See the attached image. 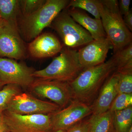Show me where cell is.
Wrapping results in <instances>:
<instances>
[{
    "label": "cell",
    "mask_w": 132,
    "mask_h": 132,
    "mask_svg": "<svg viewBox=\"0 0 132 132\" xmlns=\"http://www.w3.org/2000/svg\"><path fill=\"white\" fill-rule=\"evenodd\" d=\"M116 70L114 54L102 64L85 69L74 80L69 82L73 100L92 105L105 82Z\"/></svg>",
    "instance_id": "1"
},
{
    "label": "cell",
    "mask_w": 132,
    "mask_h": 132,
    "mask_svg": "<svg viewBox=\"0 0 132 132\" xmlns=\"http://www.w3.org/2000/svg\"><path fill=\"white\" fill-rule=\"evenodd\" d=\"M101 19L115 54L132 42L131 32L125 25L117 0H98Z\"/></svg>",
    "instance_id": "2"
},
{
    "label": "cell",
    "mask_w": 132,
    "mask_h": 132,
    "mask_svg": "<svg viewBox=\"0 0 132 132\" xmlns=\"http://www.w3.org/2000/svg\"><path fill=\"white\" fill-rule=\"evenodd\" d=\"M59 56L43 69L35 71L33 76L37 79L70 82L84 70L80 63L78 50L63 46Z\"/></svg>",
    "instance_id": "3"
},
{
    "label": "cell",
    "mask_w": 132,
    "mask_h": 132,
    "mask_svg": "<svg viewBox=\"0 0 132 132\" xmlns=\"http://www.w3.org/2000/svg\"><path fill=\"white\" fill-rule=\"evenodd\" d=\"M68 0H46L40 8L28 16H23L20 29L26 40L34 39L43 30L50 26L56 16L67 7Z\"/></svg>",
    "instance_id": "4"
},
{
    "label": "cell",
    "mask_w": 132,
    "mask_h": 132,
    "mask_svg": "<svg viewBox=\"0 0 132 132\" xmlns=\"http://www.w3.org/2000/svg\"><path fill=\"white\" fill-rule=\"evenodd\" d=\"M50 26L57 32L63 46L77 50L93 40L89 32L74 20L67 11L61 12Z\"/></svg>",
    "instance_id": "5"
},
{
    "label": "cell",
    "mask_w": 132,
    "mask_h": 132,
    "mask_svg": "<svg viewBox=\"0 0 132 132\" xmlns=\"http://www.w3.org/2000/svg\"><path fill=\"white\" fill-rule=\"evenodd\" d=\"M5 128L10 132H52L50 114L22 115L7 111L2 112Z\"/></svg>",
    "instance_id": "6"
},
{
    "label": "cell",
    "mask_w": 132,
    "mask_h": 132,
    "mask_svg": "<svg viewBox=\"0 0 132 132\" xmlns=\"http://www.w3.org/2000/svg\"><path fill=\"white\" fill-rule=\"evenodd\" d=\"M28 88L34 94L49 99L61 109L67 106L73 100L72 92L68 82L37 79Z\"/></svg>",
    "instance_id": "7"
},
{
    "label": "cell",
    "mask_w": 132,
    "mask_h": 132,
    "mask_svg": "<svg viewBox=\"0 0 132 132\" xmlns=\"http://www.w3.org/2000/svg\"><path fill=\"white\" fill-rule=\"evenodd\" d=\"M26 48L19 32L17 22H5L0 28V57L21 60Z\"/></svg>",
    "instance_id": "8"
},
{
    "label": "cell",
    "mask_w": 132,
    "mask_h": 132,
    "mask_svg": "<svg viewBox=\"0 0 132 132\" xmlns=\"http://www.w3.org/2000/svg\"><path fill=\"white\" fill-rule=\"evenodd\" d=\"M34 71L24 63L0 57V80L3 86L12 84L28 88L35 79Z\"/></svg>",
    "instance_id": "9"
},
{
    "label": "cell",
    "mask_w": 132,
    "mask_h": 132,
    "mask_svg": "<svg viewBox=\"0 0 132 132\" xmlns=\"http://www.w3.org/2000/svg\"><path fill=\"white\" fill-rule=\"evenodd\" d=\"M92 114V105L73 100L65 108L50 114L53 131L68 130Z\"/></svg>",
    "instance_id": "10"
},
{
    "label": "cell",
    "mask_w": 132,
    "mask_h": 132,
    "mask_svg": "<svg viewBox=\"0 0 132 132\" xmlns=\"http://www.w3.org/2000/svg\"><path fill=\"white\" fill-rule=\"evenodd\" d=\"M61 109L53 102L37 98L29 94L22 93L16 95L6 110L22 115L48 114Z\"/></svg>",
    "instance_id": "11"
},
{
    "label": "cell",
    "mask_w": 132,
    "mask_h": 132,
    "mask_svg": "<svg viewBox=\"0 0 132 132\" xmlns=\"http://www.w3.org/2000/svg\"><path fill=\"white\" fill-rule=\"evenodd\" d=\"M111 49L112 45L107 37L93 40L78 50L80 63L84 69L102 64Z\"/></svg>",
    "instance_id": "12"
},
{
    "label": "cell",
    "mask_w": 132,
    "mask_h": 132,
    "mask_svg": "<svg viewBox=\"0 0 132 132\" xmlns=\"http://www.w3.org/2000/svg\"><path fill=\"white\" fill-rule=\"evenodd\" d=\"M63 47L59 39L50 33L40 34L29 43V54L35 59L52 57L60 53Z\"/></svg>",
    "instance_id": "13"
},
{
    "label": "cell",
    "mask_w": 132,
    "mask_h": 132,
    "mask_svg": "<svg viewBox=\"0 0 132 132\" xmlns=\"http://www.w3.org/2000/svg\"><path fill=\"white\" fill-rule=\"evenodd\" d=\"M118 80L119 76L116 71L109 77L92 105V114H99L109 110L111 104L119 94Z\"/></svg>",
    "instance_id": "14"
},
{
    "label": "cell",
    "mask_w": 132,
    "mask_h": 132,
    "mask_svg": "<svg viewBox=\"0 0 132 132\" xmlns=\"http://www.w3.org/2000/svg\"><path fill=\"white\" fill-rule=\"evenodd\" d=\"M68 12L75 21L89 32L94 40L106 38L101 19L92 18L86 12L77 8H71Z\"/></svg>",
    "instance_id": "15"
},
{
    "label": "cell",
    "mask_w": 132,
    "mask_h": 132,
    "mask_svg": "<svg viewBox=\"0 0 132 132\" xmlns=\"http://www.w3.org/2000/svg\"><path fill=\"white\" fill-rule=\"evenodd\" d=\"M90 132H113V112L108 110L88 117Z\"/></svg>",
    "instance_id": "16"
},
{
    "label": "cell",
    "mask_w": 132,
    "mask_h": 132,
    "mask_svg": "<svg viewBox=\"0 0 132 132\" xmlns=\"http://www.w3.org/2000/svg\"><path fill=\"white\" fill-rule=\"evenodd\" d=\"M132 127V106L113 112V132H127Z\"/></svg>",
    "instance_id": "17"
},
{
    "label": "cell",
    "mask_w": 132,
    "mask_h": 132,
    "mask_svg": "<svg viewBox=\"0 0 132 132\" xmlns=\"http://www.w3.org/2000/svg\"><path fill=\"white\" fill-rule=\"evenodd\" d=\"M20 8V1L0 0V15L5 21L16 22Z\"/></svg>",
    "instance_id": "18"
},
{
    "label": "cell",
    "mask_w": 132,
    "mask_h": 132,
    "mask_svg": "<svg viewBox=\"0 0 132 132\" xmlns=\"http://www.w3.org/2000/svg\"><path fill=\"white\" fill-rule=\"evenodd\" d=\"M98 0H71L69 1L67 8H77L86 10L95 19H101Z\"/></svg>",
    "instance_id": "19"
},
{
    "label": "cell",
    "mask_w": 132,
    "mask_h": 132,
    "mask_svg": "<svg viewBox=\"0 0 132 132\" xmlns=\"http://www.w3.org/2000/svg\"><path fill=\"white\" fill-rule=\"evenodd\" d=\"M22 93L21 87L15 85H5L0 90V112L7 110L12 99Z\"/></svg>",
    "instance_id": "20"
},
{
    "label": "cell",
    "mask_w": 132,
    "mask_h": 132,
    "mask_svg": "<svg viewBox=\"0 0 132 132\" xmlns=\"http://www.w3.org/2000/svg\"><path fill=\"white\" fill-rule=\"evenodd\" d=\"M119 76V94H132V68L116 71Z\"/></svg>",
    "instance_id": "21"
},
{
    "label": "cell",
    "mask_w": 132,
    "mask_h": 132,
    "mask_svg": "<svg viewBox=\"0 0 132 132\" xmlns=\"http://www.w3.org/2000/svg\"><path fill=\"white\" fill-rule=\"evenodd\" d=\"M117 70L132 68V42L115 54Z\"/></svg>",
    "instance_id": "22"
},
{
    "label": "cell",
    "mask_w": 132,
    "mask_h": 132,
    "mask_svg": "<svg viewBox=\"0 0 132 132\" xmlns=\"http://www.w3.org/2000/svg\"><path fill=\"white\" fill-rule=\"evenodd\" d=\"M132 106V94H118L111 104L109 110L112 112L122 111Z\"/></svg>",
    "instance_id": "23"
},
{
    "label": "cell",
    "mask_w": 132,
    "mask_h": 132,
    "mask_svg": "<svg viewBox=\"0 0 132 132\" xmlns=\"http://www.w3.org/2000/svg\"><path fill=\"white\" fill-rule=\"evenodd\" d=\"M45 0H22L20 1L23 16H27L34 13L45 4Z\"/></svg>",
    "instance_id": "24"
},
{
    "label": "cell",
    "mask_w": 132,
    "mask_h": 132,
    "mask_svg": "<svg viewBox=\"0 0 132 132\" xmlns=\"http://www.w3.org/2000/svg\"><path fill=\"white\" fill-rule=\"evenodd\" d=\"M66 132H90L88 118L69 128Z\"/></svg>",
    "instance_id": "25"
},
{
    "label": "cell",
    "mask_w": 132,
    "mask_h": 132,
    "mask_svg": "<svg viewBox=\"0 0 132 132\" xmlns=\"http://www.w3.org/2000/svg\"><path fill=\"white\" fill-rule=\"evenodd\" d=\"M119 9L121 14L122 15H126L130 11V0H120L118 2Z\"/></svg>",
    "instance_id": "26"
},
{
    "label": "cell",
    "mask_w": 132,
    "mask_h": 132,
    "mask_svg": "<svg viewBox=\"0 0 132 132\" xmlns=\"http://www.w3.org/2000/svg\"><path fill=\"white\" fill-rule=\"evenodd\" d=\"M123 20L125 25L127 28L131 32L132 31V12L131 10H130L128 13L124 16L123 18Z\"/></svg>",
    "instance_id": "27"
},
{
    "label": "cell",
    "mask_w": 132,
    "mask_h": 132,
    "mask_svg": "<svg viewBox=\"0 0 132 132\" xmlns=\"http://www.w3.org/2000/svg\"><path fill=\"white\" fill-rule=\"evenodd\" d=\"M3 120L2 112H0V132H2L5 129Z\"/></svg>",
    "instance_id": "28"
},
{
    "label": "cell",
    "mask_w": 132,
    "mask_h": 132,
    "mask_svg": "<svg viewBox=\"0 0 132 132\" xmlns=\"http://www.w3.org/2000/svg\"><path fill=\"white\" fill-rule=\"evenodd\" d=\"M67 130H59L58 131H53L52 132H66Z\"/></svg>",
    "instance_id": "29"
},
{
    "label": "cell",
    "mask_w": 132,
    "mask_h": 132,
    "mask_svg": "<svg viewBox=\"0 0 132 132\" xmlns=\"http://www.w3.org/2000/svg\"><path fill=\"white\" fill-rule=\"evenodd\" d=\"M3 85L2 82L1 81V80H0V90L2 89V88L3 87Z\"/></svg>",
    "instance_id": "30"
},
{
    "label": "cell",
    "mask_w": 132,
    "mask_h": 132,
    "mask_svg": "<svg viewBox=\"0 0 132 132\" xmlns=\"http://www.w3.org/2000/svg\"><path fill=\"white\" fill-rule=\"evenodd\" d=\"M127 132H132V127L130 128L129 130H128Z\"/></svg>",
    "instance_id": "31"
},
{
    "label": "cell",
    "mask_w": 132,
    "mask_h": 132,
    "mask_svg": "<svg viewBox=\"0 0 132 132\" xmlns=\"http://www.w3.org/2000/svg\"><path fill=\"white\" fill-rule=\"evenodd\" d=\"M2 132H10L9 131H8V130H7V129H6V128H5V130H3V131Z\"/></svg>",
    "instance_id": "32"
},
{
    "label": "cell",
    "mask_w": 132,
    "mask_h": 132,
    "mask_svg": "<svg viewBox=\"0 0 132 132\" xmlns=\"http://www.w3.org/2000/svg\"><path fill=\"white\" fill-rule=\"evenodd\" d=\"M1 19V15H0V19Z\"/></svg>",
    "instance_id": "33"
}]
</instances>
